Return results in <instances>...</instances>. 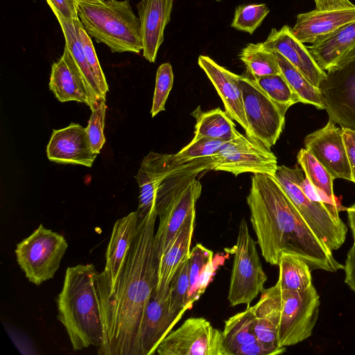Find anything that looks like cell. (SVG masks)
I'll list each match as a JSON object with an SVG mask.
<instances>
[{
    "label": "cell",
    "instance_id": "24",
    "mask_svg": "<svg viewBox=\"0 0 355 355\" xmlns=\"http://www.w3.org/2000/svg\"><path fill=\"white\" fill-rule=\"evenodd\" d=\"M222 334L229 355H266L254 331L252 306L225 320Z\"/></svg>",
    "mask_w": 355,
    "mask_h": 355
},
{
    "label": "cell",
    "instance_id": "9",
    "mask_svg": "<svg viewBox=\"0 0 355 355\" xmlns=\"http://www.w3.org/2000/svg\"><path fill=\"white\" fill-rule=\"evenodd\" d=\"M243 107L249 137L270 148L279 139L288 108L273 101L253 79L240 76Z\"/></svg>",
    "mask_w": 355,
    "mask_h": 355
},
{
    "label": "cell",
    "instance_id": "19",
    "mask_svg": "<svg viewBox=\"0 0 355 355\" xmlns=\"http://www.w3.org/2000/svg\"><path fill=\"white\" fill-rule=\"evenodd\" d=\"M198 62L220 97L226 113L241 125L248 136L249 128L243 107L240 76L219 65L207 55H200Z\"/></svg>",
    "mask_w": 355,
    "mask_h": 355
},
{
    "label": "cell",
    "instance_id": "34",
    "mask_svg": "<svg viewBox=\"0 0 355 355\" xmlns=\"http://www.w3.org/2000/svg\"><path fill=\"white\" fill-rule=\"evenodd\" d=\"M270 98L286 108L301 103L299 96L292 89L284 76L273 74L253 79Z\"/></svg>",
    "mask_w": 355,
    "mask_h": 355
},
{
    "label": "cell",
    "instance_id": "46",
    "mask_svg": "<svg viewBox=\"0 0 355 355\" xmlns=\"http://www.w3.org/2000/svg\"><path fill=\"white\" fill-rule=\"evenodd\" d=\"M76 2H84V3H102L104 0H74Z\"/></svg>",
    "mask_w": 355,
    "mask_h": 355
},
{
    "label": "cell",
    "instance_id": "45",
    "mask_svg": "<svg viewBox=\"0 0 355 355\" xmlns=\"http://www.w3.org/2000/svg\"><path fill=\"white\" fill-rule=\"evenodd\" d=\"M349 223L352 232L354 239H355V203L347 209Z\"/></svg>",
    "mask_w": 355,
    "mask_h": 355
},
{
    "label": "cell",
    "instance_id": "5",
    "mask_svg": "<svg viewBox=\"0 0 355 355\" xmlns=\"http://www.w3.org/2000/svg\"><path fill=\"white\" fill-rule=\"evenodd\" d=\"M303 173L297 163L293 168L278 166L274 177L311 230L331 251L336 250L345 241L347 228L343 222H337L323 204L303 192L299 184Z\"/></svg>",
    "mask_w": 355,
    "mask_h": 355
},
{
    "label": "cell",
    "instance_id": "44",
    "mask_svg": "<svg viewBox=\"0 0 355 355\" xmlns=\"http://www.w3.org/2000/svg\"><path fill=\"white\" fill-rule=\"evenodd\" d=\"M315 9L320 10L354 8L349 0H314Z\"/></svg>",
    "mask_w": 355,
    "mask_h": 355
},
{
    "label": "cell",
    "instance_id": "2",
    "mask_svg": "<svg viewBox=\"0 0 355 355\" xmlns=\"http://www.w3.org/2000/svg\"><path fill=\"white\" fill-rule=\"evenodd\" d=\"M250 222L265 261L278 265L282 252L297 255L311 270L336 272L344 265L311 230L273 175L254 173L246 197Z\"/></svg>",
    "mask_w": 355,
    "mask_h": 355
},
{
    "label": "cell",
    "instance_id": "39",
    "mask_svg": "<svg viewBox=\"0 0 355 355\" xmlns=\"http://www.w3.org/2000/svg\"><path fill=\"white\" fill-rule=\"evenodd\" d=\"M105 99L100 100L96 106L92 110L86 130L92 148L97 155L100 153L104 144V124L105 117Z\"/></svg>",
    "mask_w": 355,
    "mask_h": 355
},
{
    "label": "cell",
    "instance_id": "10",
    "mask_svg": "<svg viewBox=\"0 0 355 355\" xmlns=\"http://www.w3.org/2000/svg\"><path fill=\"white\" fill-rule=\"evenodd\" d=\"M211 158V170L230 172L235 176L244 173L274 176L278 166L277 157L270 148L241 133L226 141Z\"/></svg>",
    "mask_w": 355,
    "mask_h": 355
},
{
    "label": "cell",
    "instance_id": "14",
    "mask_svg": "<svg viewBox=\"0 0 355 355\" xmlns=\"http://www.w3.org/2000/svg\"><path fill=\"white\" fill-rule=\"evenodd\" d=\"M169 290L154 289L145 309L141 329V355L154 354L162 340L171 331L185 313L171 311Z\"/></svg>",
    "mask_w": 355,
    "mask_h": 355
},
{
    "label": "cell",
    "instance_id": "4",
    "mask_svg": "<svg viewBox=\"0 0 355 355\" xmlns=\"http://www.w3.org/2000/svg\"><path fill=\"white\" fill-rule=\"evenodd\" d=\"M78 17L90 37L112 53H139L143 50L141 24L129 0L76 2Z\"/></svg>",
    "mask_w": 355,
    "mask_h": 355
},
{
    "label": "cell",
    "instance_id": "3",
    "mask_svg": "<svg viewBox=\"0 0 355 355\" xmlns=\"http://www.w3.org/2000/svg\"><path fill=\"white\" fill-rule=\"evenodd\" d=\"M94 264H79L66 270L56 302L58 319L64 327L73 349L98 347L103 340L102 324L94 281Z\"/></svg>",
    "mask_w": 355,
    "mask_h": 355
},
{
    "label": "cell",
    "instance_id": "41",
    "mask_svg": "<svg viewBox=\"0 0 355 355\" xmlns=\"http://www.w3.org/2000/svg\"><path fill=\"white\" fill-rule=\"evenodd\" d=\"M52 11H56L69 21L79 19L77 3L74 0H46Z\"/></svg>",
    "mask_w": 355,
    "mask_h": 355
},
{
    "label": "cell",
    "instance_id": "17",
    "mask_svg": "<svg viewBox=\"0 0 355 355\" xmlns=\"http://www.w3.org/2000/svg\"><path fill=\"white\" fill-rule=\"evenodd\" d=\"M48 159L56 163L91 167L97 156L90 144L86 128L71 123L53 130L46 147Z\"/></svg>",
    "mask_w": 355,
    "mask_h": 355
},
{
    "label": "cell",
    "instance_id": "7",
    "mask_svg": "<svg viewBox=\"0 0 355 355\" xmlns=\"http://www.w3.org/2000/svg\"><path fill=\"white\" fill-rule=\"evenodd\" d=\"M234 261L228 292L230 306L250 303L264 291L267 275L263 270L257 249L247 223L241 219L236 245L232 248Z\"/></svg>",
    "mask_w": 355,
    "mask_h": 355
},
{
    "label": "cell",
    "instance_id": "21",
    "mask_svg": "<svg viewBox=\"0 0 355 355\" xmlns=\"http://www.w3.org/2000/svg\"><path fill=\"white\" fill-rule=\"evenodd\" d=\"M319 67L325 72L355 59V21L307 46Z\"/></svg>",
    "mask_w": 355,
    "mask_h": 355
},
{
    "label": "cell",
    "instance_id": "36",
    "mask_svg": "<svg viewBox=\"0 0 355 355\" xmlns=\"http://www.w3.org/2000/svg\"><path fill=\"white\" fill-rule=\"evenodd\" d=\"M269 12L266 3L240 5L235 9L231 26L252 35Z\"/></svg>",
    "mask_w": 355,
    "mask_h": 355
},
{
    "label": "cell",
    "instance_id": "37",
    "mask_svg": "<svg viewBox=\"0 0 355 355\" xmlns=\"http://www.w3.org/2000/svg\"><path fill=\"white\" fill-rule=\"evenodd\" d=\"M226 141L206 137L194 136L191 141L176 154L175 159L182 162L216 154Z\"/></svg>",
    "mask_w": 355,
    "mask_h": 355
},
{
    "label": "cell",
    "instance_id": "13",
    "mask_svg": "<svg viewBox=\"0 0 355 355\" xmlns=\"http://www.w3.org/2000/svg\"><path fill=\"white\" fill-rule=\"evenodd\" d=\"M329 119L324 127L308 135L305 148L328 171L334 179L352 181L344 143L343 128Z\"/></svg>",
    "mask_w": 355,
    "mask_h": 355
},
{
    "label": "cell",
    "instance_id": "29",
    "mask_svg": "<svg viewBox=\"0 0 355 355\" xmlns=\"http://www.w3.org/2000/svg\"><path fill=\"white\" fill-rule=\"evenodd\" d=\"M191 115L196 118L194 136L228 141L240 132L230 116L220 108L202 112L200 107Z\"/></svg>",
    "mask_w": 355,
    "mask_h": 355
},
{
    "label": "cell",
    "instance_id": "47",
    "mask_svg": "<svg viewBox=\"0 0 355 355\" xmlns=\"http://www.w3.org/2000/svg\"><path fill=\"white\" fill-rule=\"evenodd\" d=\"M214 1H222L223 0H214Z\"/></svg>",
    "mask_w": 355,
    "mask_h": 355
},
{
    "label": "cell",
    "instance_id": "1",
    "mask_svg": "<svg viewBox=\"0 0 355 355\" xmlns=\"http://www.w3.org/2000/svg\"><path fill=\"white\" fill-rule=\"evenodd\" d=\"M156 211L139 218L113 287L96 295L103 330L100 355H141L146 306L157 286L159 259L155 247Z\"/></svg>",
    "mask_w": 355,
    "mask_h": 355
},
{
    "label": "cell",
    "instance_id": "11",
    "mask_svg": "<svg viewBox=\"0 0 355 355\" xmlns=\"http://www.w3.org/2000/svg\"><path fill=\"white\" fill-rule=\"evenodd\" d=\"M159 355H229L221 331L203 318H189L160 343Z\"/></svg>",
    "mask_w": 355,
    "mask_h": 355
},
{
    "label": "cell",
    "instance_id": "6",
    "mask_svg": "<svg viewBox=\"0 0 355 355\" xmlns=\"http://www.w3.org/2000/svg\"><path fill=\"white\" fill-rule=\"evenodd\" d=\"M274 286L279 311L278 345L279 347L296 345L312 334L319 315V295L313 285L304 291Z\"/></svg>",
    "mask_w": 355,
    "mask_h": 355
},
{
    "label": "cell",
    "instance_id": "28",
    "mask_svg": "<svg viewBox=\"0 0 355 355\" xmlns=\"http://www.w3.org/2000/svg\"><path fill=\"white\" fill-rule=\"evenodd\" d=\"M225 259L216 255L200 243L196 244L191 250L189 258V292L188 306L190 309L198 300L212 280L218 266L223 265Z\"/></svg>",
    "mask_w": 355,
    "mask_h": 355
},
{
    "label": "cell",
    "instance_id": "18",
    "mask_svg": "<svg viewBox=\"0 0 355 355\" xmlns=\"http://www.w3.org/2000/svg\"><path fill=\"white\" fill-rule=\"evenodd\" d=\"M261 44L266 49L282 55L315 87L319 88L327 76V73L317 64L307 46L294 35L288 25L283 26L279 30L272 28L266 41Z\"/></svg>",
    "mask_w": 355,
    "mask_h": 355
},
{
    "label": "cell",
    "instance_id": "38",
    "mask_svg": "<svg viewBox=\"0 0 355 355\" xmlns=\"http://www.w3.org/2000/svg\"><path fill=\"white\" fill-rule=\"evenodd\" d=\"M174 75L169 62L162 64L157 70L155 87L150 110L152 117L165 110V104L173 84Z\"/></svg>",
    "mask_w": 355,
    "mask_h": 355
},
{
    "label": "cell",
    "instance_id": "40",
    "mask_svg": "<svg viewBox=\"0 0 355 355\" xmlns=\"http://www.w3.org/2000/svg\"><path fill=\"white\" fill-rule=\"evenodd\" d=\"M78 26L86 58L94 75L102 96L105 99L107 92H108V85L98 60L91 37L84 29L80 19L78 22Z\"/></svg>",
    "mask_w": 355,
    "mask_h": 355
},
{
    "label": "cell",
    "instance_id": "23",
    "mask_svg": "<svg viewBox=\"0 0 355 355\" xmlns=\"http://www.w3.org/2000/svg\"><path fill=\"white\" fill-rule=\"evenodd\" d=\"M253 329L266 355H277L286 351L279 347L277 330L279 304L275 286L264 289L257 304L252 306Z\"/></svg>",
    "mask_w": 355,
    "mask_h": 355
},
{
    "label": "cell",
    "instance_id": "16",
    "mask_svg": "<svg viewBox=\"0 0 355 355\" xmlns=\"http://www.w3.org/2000/svg\"><path fill=\"white\" fill-rule=\"evenodd\" d=\"M139 220L138 213L135 211L115 222L107 248L105 268L95 277L96 295L113 287L126 252L134 239Z\"/></svg>",
    "mask_w": 355,
    "mask_h": 355
},
{
    "label": "cell",
    "instance_id": "31",
    "mask_svg": "<svg viewBox=\"0 0 355 355\" xmlns=\"http://www.w3.org/2000/svg\"><path fill=\"white\" fill-rule=\"evenodd\" d=\"M239 58L253 79L281 73L275 52L265 49L261 43L246 45L241 51Z\"/></svg>",
    "mask_w": 355,
    "mask_h": 355
},
{
    "label": "cell",
    "instance_id": "27",
    "mask_svg": "<svg viewBox=\"0 0 355 355\" xmlns=\"http://www.w3.org/2000/svg\"><path fill=\"white\" fill-rule=\"evenodd\" d=\"M196 212L186 220L173 241L161 256L158 267L157 289H165L180 266L189 258L195 226Z\"/></svg>",
    "mask_w": 355,
    "mask_h": 355
},
{
    "label": "cell",
    "instance_id": "32",
    "mask_svg": "<svg viewBox=\"0 0 355 355\" xmlns=\"http://www.w3.org/2000/svg\"><path fill=\"white\" fill-rule=\"evenodd\" d=\"M281 74L292 89L299 96L301 103L324 110L319 88L313 86L308 79L279 53L275 51Z\"/></svg>",
    "mask_w": 355,
    "mask_h": 355
},
{
    "label": "cell",
    "instance_id": "35",
    "mask_svg": "<svg viewBox=\"0 0 355 355\" xmlns=\"http://www.w3.org/2000/svg\"><path fill=\"white\" fill-rule=\"evenodd\" d=\"M189 285L188 259L178 269L169 285V308L171 311L186 312L190 309L188 306Z\"/></svg>",
    "mask_w": 355,
    "mask_h": 355
},
{
    "label": "cell",
    "instance_id": "43",
    "mask_svg": "<svg viewBox=\"0 0 355 355\" xmlns=\"http://www.w3.org/2000/svg\"><path fill=\"white\" fill-rule=\"evenodd\" d=\"M344 270L345 272V282L355 292V239H354L352 246L347 253Z\"/></svg>",
    "mask_w": 355,
    "mask_h": 355
},
{
    "label": "cell",
    "instance_id": "15",
    "mask_svg": "<svg viewBox=\"0 0 355 355\" xmlns=\"http://www.w3.org/2000/svg\"><path fill=\"white\" fill-rule=\"evenodd\" d=\"M202 184L195 179L180 190L158 215V229L155 234V247L159 259L178 234L187 218L196 212Z\"/></svg>",
    "mask_w": 355,
    "mask_h": 355
},
{
    "label": "cell",
    "instance_id": "33",
    "mask_svg": "<svg viewBox=\"0 0 355 355\" xmlns=\"http://www.w3.org/2000/svg\"><path fill=\"white\" fill-rule=\"evenodd\" d=\"M297 159L312 185L333 201H336L333 187L335 179L316 158L307 149L302 148L297 153Z\"/></svg>",
    "mask_w": 355,
    "mask_h": 355
},
{
    "label": "cell",
    "instance_id": "8",
    "mask_svg": "<svg viewBox=\"0 0 355 355\" xmlns=\"http://www.w3.org/2000/svg\"><path fill=\"white\" fill-rule=\"evenodd\" d=\"M67 247L63 236L41 224L17 245L15 252L28 281L39 286L54 277Z\"/></svg>",
    "mask_w": 355,
    "mask_h": 355
},
{
    "label": "cell",
    "instance_id": "30",
    "mask_svg": "<svg viewBox=\"0 0 355 355\" xmlns=\"http://www.w3.org/2000/svg\"><path fill=\"white\" fill-rule=\"evenodd\" d=\"M277 266L279 278L276 284L281 289L304 291L313 285L311 270L300 257L282 252Z\"/></svg>",
    "mask_w": 355,
    "mask_h": 355
},
{
    "label": "cell",
    "instance_id": "12",
    "mask_svg": "<svg viewBox=\"0 0 355 355\" xmlns=\"http://www.w3.org/2000/svg\"><path fill=\"white\" fill-rule=\"evenodd\" d=\"M326 73L319 87L324 110L340 128L355 131V59Z\"/></svg>",
    "mask_w": 355,
    "mask_h": 355
},
{
    "label": "cell",
    "instance_id": "25",
    "mask_svg": "<svg viewBox=\"0 0 355 355\" xmlns=\"http://www.w3.org/2000/svg\"><path fill=\"white\" fill-rule=\"evenodd\" d=\"M49 89L62 103L74 101L85 103L91 110L94 108L78 76L71 55L66 46L62 57L52 64Z\"/></svg>",
    "mask_w": 355,
    "mask_h": 355
},
{
    "label": "cell",
    "instance_id": "20",
    "mask_svg": "<svg viewBox=\"0 0 355 355\" xmlns=\"http://www.w3.org/2000/svg\"><path fill=\"white\" fill-rule=\"evenodd\" d=\"M174 0H141L136 6L141 24L143 56L155 62L171 20Z\"/></svg>",
    "mask_w": 355,
    "mask_h": 355
},
{
    "label": "cell",
    "instance_id": "42",
    "mask_svg": "<svg viewBox=\"0 0 355 355\" xmlns=\"http://www.w3.org/2000/svg\"><path fill=\"white\" fill-rule=\"evenodd\" d=\"M343 135L351 168L352 182L355 184V131L343 128Z\"/></svg>",
    "mask_w": 355,
    "mask_h": 355
},
{
    "label": "cell",
    "instance_id": "22",
    "mask_svg": "<svg viewBox=\"0 0 355 355\" xmlns=\"http://www.w3.org/2000/svg\"><path fill=\"white\" fill-rule=\"evenodd\" d=\"M354 21L355 8L328 10L315 9L299 14L292 31L301 42L312 44Z\"/></svg>",
    "mask_w": 355,
    "mask_h": 355
},
{
    "label": "cell",
    "instance_id": "26",
    "mask_svg": "<svg viewBox=\"0 0 355 355\" xmlns=\"http://www.w3.org/2000/svg\"><path fill=\"white\" fill-rule=\"evenodd\" d=\"M53 12L63 32L65 46L71 55L75 69L95 107L103 98L84 52L78 26L80 19L69 21L56 11Z\"/></svg>",
    "mask_w": 355,
    "mask_h": 355
}]
</instances>
